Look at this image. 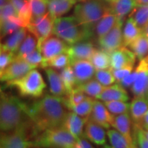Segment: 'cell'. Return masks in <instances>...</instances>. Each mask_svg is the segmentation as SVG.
<instances>
[{
	"label": "cell",
	"mask_w": 148,
	"mask_h": 148,
	"mask_svg": "<svg viewBox=\"0 0 148 148\" xmlns=\"http://www.w3.org/2000/svg\"><path fill=\"white\" fill-rule=\"evenodd\" d=\"M13 16H17L15 9L13 7L10 1L6 3L1 8V13H0V21H4L7 18Z\"/></svg>",
	"instance_id": "45"
},
{
	"label": "cell",
	"mask_w": 148,
	"mask_h": 148,
	"mask_svg": "<svg viewBox=\"0 0 148 148\" xmlns=\"http://www.w3.org/2000/svg\"><path fill=\"white\" fill-rule=\"evenodd\" d=\"M95 99L88 97L86 99L77 105H73L67 107L69 111L73 112L74 113L78 114L82 117L89 118L93 108L94 102Z\"/></svg>",
	"instance_id": "33"
},
{
	"label": "cell",
	"mask_w": 148,
	"mask_h": 148,
	"mask_svg": "<svg viewBox=\"0 0 148 148\" xmlns=\"http://www.w3.org/2000/svg\"><path fill=\"white\" fill-rule=\"evenodd\" d=\"M28 30L26 27H21L13 34L9 35L1 43V50L8 51L16 54L22 42L26 37Z\"/></svg>",
	"instance_id": "24"
},
{
	"label": "cell",
	"mask_w": 148,
	"mask_h": 148,
	"mask_svg": "<svg viewBox=\"0 0 148 148\" xmlns=\"http://www.w3.org/2000/svg\"><path fill=\"white\" fill-rule=\"evenodd\" d=\"M132 121L129 113L114 115L112 127L123 135L132 146L136 147L133 141L132 128L131 127Z\"/></svg>",
	"instance_id": "21"
},
{
	"label": "cell",
	"mask_w": 148,
	"mask_h": 148,
	"mask_svg": "<svg viewBox=\"0 0 148 148\" xmlns=\"http://www.w3.org/2000/svg\"><path fill=\"white\" fill-rule=\"evenodd\" d=\"M108 5L110 12L123 19L137 6L134 0H114Z\"/></svg>",
	"instance_id": "26"
},
{
	"label": "cell",
	"mask_w": 148,
	"mask_h": 148,
	"mask_svg": "<svg viewBox=\"0 0 148 148\" xmlns=\"http://www.w3.org/2000/svg\"><path fill=\"white\" fill-rule=\"evenodd\" d=\"M138 60H143L148 55V38L142 33L134 42L129 46Z\"/></svg>",
	"instance_id": "31"
},
{
	"label": "cell",
	"mask_w": 148,
	"mask_h": 148,
	"mask_svg": "<svg viewBox=\"0 0 148 148\" xmlns=\"http://www.w3.org/2000/svg\"><path fill=\"white\" fill-rule=\"evenodd\" d=\"M109 11L108 3L103 0H82L74 6L73 16L80 25L94 32L96 24Z\"/></svg>",
	"instance_id": "4"
},
{
	"label": "cell",
	"mask_w": 148,
	"mask_h": 148,
	"mask_svg": "<svg viewBox=\"0 0 148 148\" xmlns=\"http://www.w3.org/2000/svg\"><path fill=\"white\" fill-rule=\"evenodd\" d=\"M143 33L148 38V25L143 29Z\"/></svg>",
	"instance_id": "51"
},
{
	"label": "cell",
	"mask_w": 148,
	"mask_h": 148,
	"mask_svg": "<svg viewBox=\"0 0 148 148\" xmlns=\"http://www.w3.org/2000/svg\"><path fill=\"white\" fill-rule=\"evenodd\" d=\"M27 104L16 96L1 90L0 129L9 132L32 121L27 112Z\"/></svg>",
	"instance_id": "2"
},
{
	"label": "cell",
	"mask_w": 148,
	"mask_h": 148,
	"mask_svg": "<svg viewBox=\"0 0 148 148\" xmlns=\"http://www.w3.org/2000/svg\"><path fill=\"white\" fill-rule=\"evenodd\" d=\"M144 132H145L146 136H147V138H148V130H144Z\"/></svg>",
	"instance_id": "54"
},
{
	"label": "cell",
	"mask_w": 148,
	"mask_h": 148,
	"mask_svg": "<svg viewBox=\"0 0 148 148\" xmlns=\"http://www.w3.org/2000/svg\"><path fill=\"white\" fill-rule=\"evenodd\" d=\"M136 76H137V71H136V69H135L130 75L124 77L123 79H122L118 83L121 84L125 88L129 87L131 88L133 84H134V82H135V80H136Z\"/></svg>",
	"instance_id": "47"
},
{
	"label": "cell",
	"mask_w": 148,
	"mask_h": 148,
	"mask_svg": "<svg viewBox=\"0 0 148 148\" xmlns=\"http://www.w3.org/2000/svg\"><path fill=\"white\" fill-rule=\"evenodd\" d=\"M101 148H113V147H112L111 145H106V144L105 145L101 146Z\"/></svg>",
	"instance_id": "52"
},
{
	"label": "cell",
	"mask_w": 148,
	"mask_h": 148,
	"mask_svg": "<svg viewBox=\"0 0 148 148\" xmlns=\"http://www.w3.org/2000/svg\"><path fill=\"white\" fill-rule=\"evenodd\" d=\"M60 74L67 93L69 94L77 86L76 78H75V73H74V71L71 64L61 70Z\"/></svg>",
	"instance_id": "38"
},
{
	"label": "cell",
	"mask_w": 148,
	"mask_h": 148,
	"mask_svg": "<svg viewBox=\"0 0 148 148\" xmlns=\"http://www.w3.org/2000/svg\"><path fill=\"white\" fill-rule=\"evenodd\" d=\"M36 137L32 121L9 132H1L0 148H32Z\"/></svg>",
	"instance_id": "7"
},
{
	"label": "cell",
	"mask_w": 148,
	"mask_h": 148,
	"mask_svg": "<svg viewBox=\"0 0 148 148\" xmlns=\"http://www.w3.org/2000/svg\"><path fill=\"white\" fill-rule=\"evenodd\" d=\"M123 18H118L115 25L110 32L100 39L97 40L98 45L101 49L111 53L112 51L124 47L123 38Z\"/></svg>",
	"instance_id": "9"
},
{
	"label": "cell",
	"mask_w": 148,
	"mask_h": 148,
	"mask_svg": "<svg viewBox=\"0 0 148 148\" xmlns=\"http://www.w3.org/2000/svg\"><path fill=\"white\" fill-rule=\"evenodd\" d=\"M32 17L45 15L48 12L47 0H28Z\"/></svg>",
	"instance_id": "41"
},
{
	"label": "cell",
	"mask_w": 148,
	"mask_h": 148,
	"mask_svg": "<svg viewBox=\"0 0 148 148\" xmlns=\"http://www.w3.org/2000/svg\"><path fill=\"white\" fill-rule=\"evenodd\" d=\"M38 48V40L32 33H27L19 49L15 54V58H23Z\"/></svg>",
	"instance_id": "29"
},
{
	"label": "cell",
	"mask_w": 148,
	"mask_h": 148,
	"mask_svg": "<svg viewBox=\"0 0 148 148\" xmlns=\"http://www.w3.org/2000/svg\"><path fill=\"white\" fill-rule=\"evenodd\" d=\"M148 110V99L146 96L134 97L130 106V115L132 124L141 126L143 118Z\"/></svg>",
	"instance_id": "19"
},
{
	"label": "cell",
	"mask_w": 148,
	"mask_h": 148,
	"mask_svg": "<svg viewBox=\"0 0 148 148\" xmlns=\"http://www.w3.org/2000/svg\"><path fill=\"white\" fill-rule=\"evenodd\" d=\"M5 86L15 88L22 97L39 98L42 96L46 84L40 72L34 69L20 78L5 82Z\"/></svg>",
	"instance_id": "5"
},
{
	"label": "cell",
	"mask_w": 148,
	"mask_h": 148,
	"mask_svg": "<svg viewBox=\"0 0 148 148\" xmlns=\"http://www.w3.org/2000/svg\"><path fill=\"white\" fill-rule=\"evenodd\" d=\"M71 65L75 73L77 86L84 84L95 77L96 69L90 60H75L71 62Z\"/></svg>",
	"instance_id": "17"
},
{
	"label": "cell",
	"mask_w": 148,
	"mask_h": 148,
	"mask_svg": "<svg viewBox=\"0 0 148 148\" xmlns=\"http://www.w3.org/2000/svg\"><path fill=\"white\" fill-rule=\"evenodd\" d=\"M132 136L136 148H148V138L140 125L132 124Z\"/></svg>",
	"instance_id": "40"
},
{
	"label": "cell",
	"mask_w": 148,
	"mask_h": 148,
	"mask_svg": "<svg viewBox=\"0 0 148 148\" xmlns=\"http://www.w3.org/2000/svg\"><path fill=\"white\" fill-rule=\"evenodd\" d=\"M53 35L63 40L69 45H72L90 40L94 32L80 25L73 16H62L54 20Z\"/></svg>",
	"instance_id": "3"
},
{
	"label": "cell",
	"mask_w": 148,
	"mask_h": 148,
	"mask_svg": "<svg viewBox=\"0 0 148 148\" xmlns=\"http://www.w3.org/2000/svg\"><path fill=\"white\" fill-rule=\"evenodd\" d=\"M137 76L134 84L130 88L134 97L146 96L148 90V63L145 59L139 60L135 68Z\"/></svg>",
	"instance_id": "14"
},
{
	"label": "cell",
	"mask_w": 148,
	"mask_h": 148,
	"mask_svg": "<svg viewBox=\"0 0 148 148\" xmlns=\"http://www.w3.org/2000/svg\"><path fill=\"white\" fill-rule=\"evenodd\" d=\"M105 86L99 83L96 79H92L84 84L78 85L75 88L84 92L88 97L97 99L104 89Z\"/></svg>",
	"instance_id": "30"
},
{
	"label": "cell",
	"mask_w": 148,
	"mask_h": 148,
	"mask_svg": "<svg viewBox=\"0 0 148 148\" xmlns=\"http://www.w3.org/2000/svg\"><path fill=\"white\" fill-rule=\"evenodd\" d=\"M15 9L18 17L23 23L24 27H27L32 18L30 6L28 0H9Z\"/></svg>",
	"instance_id": "28"
},
{
	"label": "cell",
	"mask_w": 148,
	"mask_h": 148,
	"mask_svg": "<svg viewBox=\"0 0 148 148\" xmlns=\"http://www.w3.org/2000/svg\"><path fill=\"white\" fill-rule=\"evenodd\" d=\"M142 33H143V30L138 26L134 20L129 16L123 27L124 47H129Z\"/></svg>",
	"instance_id": "27"
},
{
	"label": "cell",
	"mask_w": 148,
	"mask_h": 148,
	"mask_svg": "<svg viewBox=\"0 0 148 148\" xmlns=\"http://www.w3.org/2000/svg\"><path fill=\"white\" fill-rule=\"evenodd\" d=\"M110 69H119L127 66H134L136 57L127 47H122L110 53Z\"/></svg>",
	"instance_id": "13"
},
{
	"label": "cell",
	"mask_w": 148,
	"mask_h": 148,
	"mask_svg": "<svg viewBox=\"0 0 148 148\" xmlns=\"http://www.w3.org/2000/svg\"><path fill=\"white\" fill-rule=\"evenodd\" d=\"M106 134L110 145L113 148H136L131 145L126 138L115 129L108 130Z\"/></svg>",
	"instance_id": "35"
},
{
	"label": "cell",
	"mask_w": 148,
	"mask_h": 148,
	"mask_svg": "<svg viewBox=\"0 0 148 148\" xmlns=\"http://www.w3.org/2000/svg\"><path fill=\"white\" fill-rule=\"evenodd\" d=\"M103 1H106V3H108V4L109 3H110L111 2H112V1H114V0H103Z\"/></svg>",
	"instance_id": "53"
},
{
	"label": "cell",
	"mask_w": 148,
	"mask_h": 148,
	"mask_svg": "<svg viewBox=\"0 0 148 148\" xmlns=\"http://www.w3.org/2000/svg\"><path fill=\"white\" fill-rule=\"evenodd\" d=\"M144 59H145V60H146V61H147V63H148V55L147 56H146L145 57V58H144Z\"/></svg>",
	"instance_id": "55"
},
{
	"label": "cell",
	"mask_w": 148,
	"mask_h": 148,
	"mask_svg": "<svg viewBox=\"0 0 148 148\" xmlns=\"http://www.w3.org/2000/svg\"><path fill=\"white\" fill-rule=\"evenodd\" d=\"M73 148H94L90 142L84 137L79 138L77 140L76 143L73 147Z\"/></svg>",
	"instance_id": "48"
},
{
	"label": "cell",
	"mask_w": 148,
	"mask_h": 148,
	"mask_svg": "<svg viewBox=\"0 0 148 148\" xmlns=\"http://www.w3.org/2000/svg\"><path fill=\"white\" fill-rule=\"evenodd\" d=\"M69 46L63 40L53 35L44 40L38 49L42 53L44 61H46L61 53H66Z\"/></svg>",
	"instance_id": "11"
},
{
	"label": "cell",
	"mask_w": 148,
	"mask_h": 148,
	"mask_svg": "<svg viewBox=\"0 0 148 148\" xmlns=\"http://www.w3.org/2000/svg\"><path fill=\"white\" fill-rule=\"evenodd\" d=\"M21 27H24L23 23L17 16H13L1 21V38L13 34Z\"/></svg>",
	"instance_id": "32"
},
{
	"label": "cell",
	"mask_w": 148,
	"mask_h": 148,
	"mask_svg": "<svg viewBox=\"0 0 148 148\" xmlns=\"http://www.w3.org/2000/svg\"><path fill=\"white\" fill-rule=\"evenodd\" d=\"M36 69L23 58H14L11 63L0 71V79L1 82H8L20 78L31 70Z\"/></svg>",
	"instance_id": "10"
},
{
	"label": "cell",
	"mask_w": 148,
	"mask_h": 148,
	"mask_svg": "<svg viewBox=\"0 0 148 148\" xmlns=\"http://www.w3.org/2000/svg\"><path fill=\"white\" fill-rule=\"evenodd\" d=\"M96 70L110 69V56L102 49H97L90 60Z\"/></svg>",
	"instance_id": "34"
},
{
	"label": "cell",
	"mask_w": 148,
	"mask_h": 148,
	"mask_svg": "<svg viewBox=\"0 0 148 148\" xmlns=\"http://www.w3.org/2000/svg\"><path fill=\"white\" fill-rule=\"evenodd\" d=\"M97 49L93 42L86 40L69 45L66 53L69 56L71 62L79 60H90Z\"/></svg>",
	"instance_id": "12"
},
{
	"label": "cell",
	"mask_w": 148,
	"mask_h": 148,
	"mask_svg": "<svg viewBox=\"0 0 148 148\" xmlns=\"http://www.w3.org/2000/svg\"><path fill=\"white\" fill-rule=\"evenodd\" d=\"M95 78L104 86H110L116 82L115 77L110 69L96 70Z\"/></svg>",
	"instance_id": "42"
},
{
	"label": "cell",
	"mask_w": 148,
	"mask_h": 148,
	"mask_svg": "<svg viewBox=\"0 0 148 148\" xmlns=\"http://www.w3.org/2000/svg\"><path fill=\"white\" fill-rule=\"evenodd\" d=\"M146 97L147 98V99H148V90H147V94H146Z\"/></svg>",
	"instance_id": "56"
},
{
	"label": "cell",
	"mask_w": 148,
	"mask_h": 148,
	"mask_svg": "<svg viewBox=\"0 0 148 148\" xmlns=\"http://www.w3.org/2000/svg\"><path fill=\"white\" fill-rule=\"evenodd\" d=\"M82 0H47L48 12L53 19L62 17Z\"/></svg>",
	"instance_id": "22"
},
{
	"label": "cell",
	"mask_w": 148,
	"mask_h": 148,
	"mask_svg": "<svg viewBox=\"0 0 148 148\" xmlns=\"http://www.w3.org/2000/svg\"><path fill=\"white\" fill-rule=\"evenodd\" d=\"M134 1L137 5L148 4V0H134Z\"/></svg>",
	"instance_id": "50"
},
{
	"label": "cell",
	"mask_w": 148,
	"mask_h": 148,
	"mask_svg": "<svg viewBox=\"0 0 148 148\" xmlns=\"http://www.w3.org/2000/svg\"><path fill=\"white\" fill-rule=\"evenodd\" d=\"M71 64L69 56L66 53H61L49 60L44 61L42 64V68H53V69H62L66 66Z\"/></svg>",
	"instance_id": "37"
},
{
	"label": "cell",
	"mask_w": 148,
	"mask_h": 148,
	"mask_svg": "<svg viewBox=\"0 0 148 148\" xmlns=\"http://www.w3.org/2000/svg\"><path fill=\"white\" fill-rule=\"evenodd\" d=\"M141 127L144 130H148V110L147 113L145 114V116H144L143 122L141 123Z\"/></svg>",
	"instance_id": "49"
},
{
	"label": "cell",
	"mask_w": 148,
	"mask_h": 148,
	"mask_svg": "<svg viewBox=\"0 0 148 148\" xmlns=\"http://www.w3.org/2000/svg\"><path fill=\"white\" fill-rule=\"evenodd\" d=\"M45 71L47 76L49 91L51 95L58 97H63L67 95V91L61 78L60 74L50 67L45 68Z\"/></svg>",
	"instance_id": "23"
},
{
	"label": "cell",
	"mask_w": 148,
	"mask_h": 148,
	"mask_svg": "<svg viewBox=\"0 0 148 148\" xmlns=\"http://www.w3.org/2000/svg\"><path fill=\"white\" fill-rule=\"evenodd\" d=\"M54 19L48 12L45 15L32 17L30 23L26 27L29 32L34 34L38 40V48L42 42L53 34Z\"/></svg>",
	"instance_id": "8"
},
{
	"label": "cell",
	"mask_w": 148,
	"mask_h": 148,
	"mask_svg": "<svg viewBox=\"0 0 148 148\" xmlns=\"http://www.w3.org/2000/svg\"><path fill=\"white\" fill-rule=\"evenodd\" d=\"M133 71H134V66H127V67L122 68V69L112 70V73H113L117 82H119L122 79L130 75Z\"/></svg>",
	"instance_id": "46"
},
{
	"label": "cell",
	"mask_w": 148,
	"mask_h": 148,
	"mask_svg": "<svg viewBox=\"0 0 148 148\" xmlns=\"http://www.w3.org/2000/svg\"><path fill=\"white\" fill-rule=\"evenodd\" d=\"M114 117V114L108 110L103 102H101L95 99L89 119L101 125L104 129L109 130L110 127H112Z\"/></svg>",
	"instance_id": "15"
},
{
	"label": "cell",
	"mask_w": 148,
	"mask_h": 148,
	"mask_svg": "<svg viewBox=\"0 0 148 148\" xmlns=\"http://www.w3.org/2000/svg\"><path fill=\"white\" fill-rule=\"evenodd\" d=\"M15 58L14 53L8 51L1 50L0 51V71H3L13 61Z\"/></svg>",
	"instance_id": "44"
},
{
	"label": "cell",
	"mask_w": 148,
	"mask_h": 148,
	"mask_svg": "<svg viewBox=\"0 0 148 148\" xmlns=\"http://www.w3.org/2000/svg\"><path fill=\"white\" fill-rule=\"evenodd\" d=\"M117 16L109 11L97 22L94 28V34L97 40L108 34L112 29L118 20Z\"/></svg>",
	"instance_id": "25"
},
{
	"label": "cell",
	"mask_w": 148,
	"mask_h": 148,
	"mask_svg": "<svg viewBox=\"0 0 148 148\" xmlns=\"http://www.w3.org/2000/svg\"><path fill=\"white\" fill-rule=\"evenodd\" d=\"M97 99L103 101H123L129 100V95L124 87L119 83L105 86L101 93L98 96Z\"/></svg>",
	"instance_id": "20"
},
{
	"label": "cell",
	"mask_w": 148,
	"mask_h": 148,
	"mask_svg": "<svg viewBox=\"0 0 148 148\" xmlns=\"http://www.w3.org/2000/svg\"><path fill=\"white\" fill-rule=\"evenodd\" d=\"M108 110L114 115H119L129 113L130 103L123 101H103Z\"/></svg>",
	"instance_id": "39"
},
{
	"label": "cell",
	"mask_w": 148,
	"mask_h": 148,
	"mask_svg": "<svg viewBox=\"0 0 148 148\" xmlns=\"http://www.w3.org/2000/svg\"><path fill=\"white\" fill-rule=\"evenodd\" d=\"M129 16L143 30L148 25V4L137 5Z\"/></svg>",
	"instance_id": "36"
},
{
	"label": "cell",
	"mask_w": 148,
	"mask_h": 148,
	"mask_svg": "<svg viewBox=\"0 0 148 148\" xmlns=\"http://www.w3.org/2000/svg\"><path fill=\"white\" fill-rule=\"evenodd\" d=\"M23 59L28 62L29 64H30L31 65L34 66L35 68L39 67V66L41 67L44 62V58L38 48H37L32 53L24 57Z\"/></svg>",
	"instance_id": "43"
},
{
	"label": "cell",
	"mask_w": 148,
	"mask_h": 148,
	"mask_svg": "<svg viewBox=\"0 0 148 148\" xmlns=\"http://www.w3.org/2000/svg\"><path fill=\"white\" fill-rule=\"evenodd\" d=\"M89 118L82 117L73 112L69 111L62 127L76 139L84 137V127Z\"/></svg>",
	"instance_id": "16"
},
{
	"label": "cell",
	"mask_w": 148,
	"mask_h": 148,
	"mask_svg": "<svg viewBox=\"0 0 148 148\" xmlns=\"http://www.w3.org/2000/svg\"><path fill=\"white\" fill-rule=\"evenodd\" d=\"M69 110L62 97L45 94L30 105L27 112L35 128L36 136L45 130L61 127L63 125Z\"/></svg>",
	"instance_id": "1"
},
{
	"label": "cell",
	"mask_w": 148,
	"mask_h": 148,
	"mask_svg": "<svg viewBox=\"0 0 148 148\" xmlns=\"http://www.w3.org/2000/svg\"><path fill=\"white\" fill-rule=\"evenodd\" d=\"M106 132L101 125L88 119L84 127V137L88 141L99 146H103L106 144Z\"/></svg>",
	"instance_id": "18"
},
{
	"label": "cell",
	"mask_w": 148,
	"mask_h": 148,
	"mask_svg": "<svg viewBox=\"0 0 148 148\" xmlns=\"http://www.w3.org/2000/svg\"><path fill=\"white\" fill-rule=\"evenodd\" d=\"M77 139L63 127L47 129L33 140L34 147L73 148Z\"/></svg>",
	"instance_id": "6"
}]
</instances>
